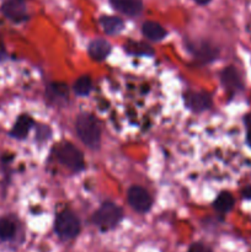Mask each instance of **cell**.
Here are the masks:
<instances>
[{
  "instance_id": "cell-1",
  "label": "cell",
  "mask_w": 251,
  "mask_h": 252,
  "mask_svg": "<svg viewBox=\"0 0 251 252\" xmlns=\"http://www.w3.org/2000/svg\"><path fill=\"white\" fill-rule=\"evenodd\" d=\"M123 209L113 202H103L91 217V223L101 231L108 233L117 228L123 220Z\"/></svg>"
},
{
  "instance_id": "cell-2",
  "label": "cell",
  "mask_w": 251,
  "mask_h": 252,
  "mask_svg": "<svg viewBox=\"0 0 251 252\" xmlns=\"http://www.w3.org/2000/svg\"><path fill=\"white\" fill-rule=\"evenodd\" d=\"M75 129L81 142L90 149L96 150L101 144V126L90 113H81L75 122Z\"/></svg>"
},
{
  "instance_id": "cell-3",
  "label": "cell",
  "mask_w": 251,
  "mask_h": 252,
  "mask_svg": "<svg viewBox=\"0 0 251 252\" xmlns=\"http://www.w3.org/2000/svg\"><path fill=\"white\" fill-rule=\"evenodd\" d=\"M54 234L62 241L75 240L81 231V223L79 217L73 211H62L54 220Z\"/></svg>"
},
{
  "instance_id": "cell-4",
  "label": "cell",
  "mask_w": 251,
  "mask_h": 252,
  "mask_svg": "<svg viewBox=\"0 0 251 252\" xmlns=\"http://www.w3.org/2000/svg\"><path fill=\"white\" fill-rule=\"evenodd\" d=\"M56 158L59 164L70 170L71 172H80L85 169L83 153L69 142H64L57 147Z\"/></svg>"
},
{
  "instance_id": "cell-5",
  "label": "cell",
  "mask_w": 251,
  "mask_h": 252,
  "mask_svg": "<svg viewBox=\"0 0 251 252\" xmlns=\"http://www.w3.org/2000/svg\"><path fill=\"white\" fill-rule=\"evenodd\" d=\"M24 240L21 224L14 216L0 217V243L19 244Z\"/></svg>"
},
{
  "instance_id": "cell-6",
  "label": "cell",
  "mask_w": 251,
  "mask_h": 252,
  "mask_svg": "<svg viewBox=\"0 0 251 252\" xmlns=\"http://www.w3.org/2000/svg\"><path fill=\"white\" fill-rule=\"evenodd\" d=\"M0 11L12 24H24L30 17L26 0H1Z\"/></svg>"
},
{
  "instance_id": "cell-7",
  "label": "cell",
  "mask_w": 251,
  "mask_h": 252,
  "mask_svg": "<svg viewBox=\"0 0 251 252\" xmlns=\"http://www.w3.org/2000/svg\"><path fill=\"white\" fill-rule=\"evenodd\" d=\"M127 201L133 211L145 214L152 209L153 198L149 192L142 186H132L127 192Z\"/></svg>"
},
{
  "instance_id": "cell-8",
  "label": "cell",
  "mask_w": 251,
  "mask_h": 252,
  "mask_svg": "<svg viewBox=\"0 0 251 252\" xmlns=\"http://www.w3.org/2000/svg\"><path fill=\"white\" fill-rule=\"evenodd\" d=\"M220 81L229 95H235L244 90V83L238 69L233 65L226 66L220 73Z\"/></svg>"
},
{
  "instance_id": "cell-9",
  "label": "cell",
  "mask_w": 251,
  "mask_h": 252,
  "mask_svg": "<svg viewBox=\"0 0 251 252\" xmlns=\"http://www.w3.org/2000/svg\"><path fill=\"white\" fill-rule=\"evenodd\" d=\"M112 9L129 17H137L144 11L143 0H108Z\"/></svg>"
},
{
  "instance_id": "cell-10",
  "label": "cell",
  "mask_w": 251,
  "mask_h": 252,
  "mask_svg": "<svg viewBox=\"0 0 251 252\" xmlns=\"http://www.w3.org/2000/svg\"><path fill=\"white\" fill-rule=\"evenodd\" d=\"M184 100L185 105L193 112H203L212 107V97L207 93H187Z\"/></svg>"
},
{
  "instance_id": "cell-11",
  "label": "cell",
  "mask_w": 251,
  "mask_h": 252,
  "mask_svg": "<svg viewBox=\"0 0 251 252\" xmlns=\"http://www.w3.org/2000/svg\"><path fill=\"white\" fill-rule=\"evenodd\" d=\"M34 121L31 116L29 115H20L17 120L15 121L14 126L10 129L9 135L14 139L22 140L29 135L30 130L33 128Z\"/></svg>"
},
{
  "instance_id": "cell-12",
  "label": "cell",
  "mask_w": 251,
  "mask_h": 252,
  "mask_svg": "<svg viewBox=\"0 0 251 252\" xmlns=\"http://www.w3.org/2000/svg\"><path fill=\"white\" fill-rule=\"evenodd\" d=\"M112 47L108 41L103 38L94 39L89 44V56L96 62H102L110 56Z\"/></svg>"
},
{
  "instance_id": "cell-13",
  "label": "cell",
  "mask_w": 251,
  "mask_h": 252,
  "mask_svg": "<svg viewBox=\"0 0 251 252\" xmlns=\"http://www.w3.org/2000/svg\"><path fill=\"white\" fill-rule=\"evenodd\" d=\"M189 49L192 51L193 56L199 61L212 62L218 57V49L213 47L212 44H208L207 42H201V43H193L189 46Z\"/></svg>"
},
{
  "instance_id": "cell-14",
  "label": "cell",
  "mask_w": 251,
  "mask_h": 252,
  "mask_svg": "<svg viewBox=\"0 0 251 252\" xmlns=\"http://www.w3.org/2000/svg\"><path fill=\"white\" fill-rule=\"evenodd\" d=\"M100 25L103 32L107 34H118L125 29V22L121 17L112 16V15H103L100 17Z\"/></svg>"
},
{
  "instance_id": "cell-15",
  "label": "cell",
  "mask_w": 251,
  "mask_h": 252,
  "mask_svg": "<svg viewBox=\"0 0 251 252\" xmlns=\"http://www.w3.org/2000/svg\"><path fill=\"white\" fill-rule=\"evenodd\" d=\"M142 32L148 39L154 42L162 41L167 34L166 30L155 21H145L142 26Z\"/></svg>"
},
{
  "instance_id": "cell-16",
  "label": "cell",
  "mask_w": 251,
  "mask_h": 252,
  "mask_svg": "<svg viewBox=\"0 0 251 252\" xmlns=\"http://www.w3.org/2000/svg\"><path fill=\"white\" fill-rule=\"evenodd\" d=\"M234 204H235V199H234L233 194L229 193V192H221L214 199L213 208L219 214H226L231 212V209L234 208Z\"/></svg>"
},
{
  "instance_id": "cell-17",
  "label": "cell",
  "mask_w": 251,
  "mask_h": 252,
  "mask_svg": "<svg viewBox=\"0 0 251 252\" xmlns=\"http://www.w3.org/2000/svg\"><path fill=\"white\" fill-rule=\"evenodd\" d=\"M48 98L61 102V101L68 100V88L66 85L61 83H54L48 86Z\"/></svg>"
},
{
  "instance_id": "cell-18",
  "label": "cell",
  "mask_w": 251,
  "mask_h": 252,
  "mask_svg": "<svg viewBox=\"0 0 251 252\" xmlns=\"http://www.w3.org/2000/svg\"><path fill=\"white\" fill-rule=\"evenodd\" d=\"M125 49L130 54H135V56H152L154 54V51L148 44L142 43V42H128L125 46Z\"/></svg>"
},
{
  "instance_id": "cell-19",
  "label": "cell",
  "mask_w": 251,
  "mask_h": 252,
  "mask_svg": "<svg viewBox=\"0 0 251 252\" xmlns=\"http://www.w3.org/2000/svg\"><path fill=\"white\" fill-rule=\"evenodd\" d=\"M93 90V81L89 75H81L74 83V91L79 96H88Z\"/></svg>"
},
{
  "instance_id": "cell-20",
  "label": "cell",
  "mask_w": 251,
  "mask_h": 252,
  "mask_svg": "<svg viewBox=\"0 0 251 252\" xmlns=\"http://www.w3.org/2000/svg\"><path fill=\"white\" fill-rule=\"evenodd\" d=\"M186 252H214L213 249L202 241H194L187 248Z\"/></svg>"
},
{
  "instance_id": "cell-21",
  "label": "cell",
  "mask_w": 251,
  "mask_h": 252,
  "mask_svg": "<svg viewBox=\"0 0 251 252\" xmlns=\"http://www.w3.org/2000/svg\"><path fill=\"white\" fill-rule=\"evenodd\" d=\"M244 125L246 128V144L249 148H251V113L244 117Z\"/></svg>"
},
{
  "instance_id": "cell-22",
  "label": "cell",
  "mask_w": 251,
  "mask_h": 252,
  "mask_svg": "<svg viewBox=\"0 0 251 252\" xmlns=\"http://www.w3.org/2000/svg\"><path fill=\"white\" fill-rule=\"evenodd\" d=\"M7 58H9V53H7V49L6 47H5L4 41H2L1 37H0V63L7 61Z\"/></svg>"
},
{
  "instance_id": "cell-23",
  "label": "cell",
  "mask_w": 251,
  "mask_h": 252,
  "mask_svg": "<svg viewBox=\"0 0 251 252\" xmlns=\"http://www.w3.org/2000/svg\"><path fill=\"white\" fill-rule=\"evenodd\" d=\"M241 196H243V198L251 201V185L246 186L245 189H244L243 191H241Z\"/></svg>"
},
{
  "instance_id": "cell-24",
  "label": "cell",
  "mask_w": 251,
  "mask_h": 252,
  "mask_svg": "<svg viewBox=\"0 0 251 252\" xmlns=\"http://www.w3.org/2000/svg\"><path fill=\"white\" fill-rule=\"evenodd\" d=\"M194 2H196L197 5H199V6H207V5H209L212 2V0H193Z\"/></svg>"
}]
</instances>
